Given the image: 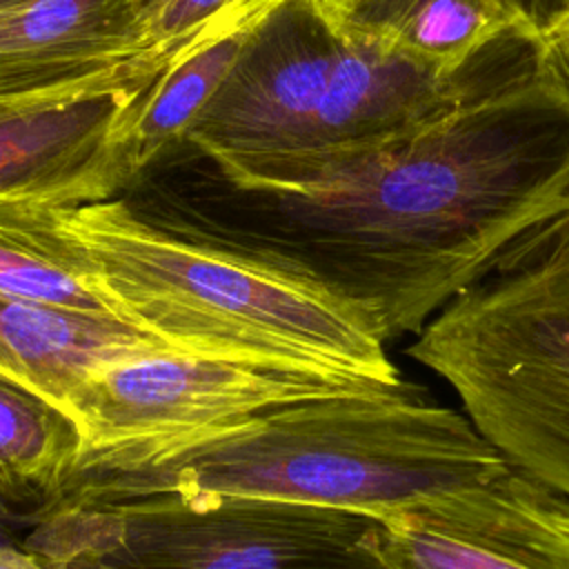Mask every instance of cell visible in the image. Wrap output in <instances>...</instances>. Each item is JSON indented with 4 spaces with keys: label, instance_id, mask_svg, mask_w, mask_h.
<instances>
[{
    "label": "cell",
    "instance_id": "9c48e42d",
    "mask_svg": "<svg viewBox=\"0 0 569 569\" xmlns=\"http://www.w3.org/2000/svg\"><path fill=\"white\" fill-rule=\"evenodd\" d=\"M387 569H569V498L513 469L453 502L380 520Z\"/></svg>",
    "mask_w": 569,
    "mask_h": 569
},
{
    "label": "cell",
    "instance_id": "52a82bcc",
    "mask_svg": "<svg viewBox=\"0 0 569 569\" xmlns=\"http://www.w3.org/2000/svg\"><path fill=\"white\" fill-rule=\"evenodd\" d=\"M378 389L316 367L147 349L102 365L67 400L80 431L71 473L131 465L289 405Z\"/></svg>",
    "mask_w": 569,
    "mask_h": 569
},
{
    "label": "cell",
    "instance_id": "ffe728a7",
    "mask_svg": "<svg viewBox=\"0 0 569 569\" xmlns=\"http://www.w3.org/2000/svg\"><path fill=\"white\" fill-rule=\"evenodd\" d=\"M64 569H111L107 565H102L100 560H93V558H84V556H76V558H69L62 562Z\"/></svg>",
    "mask_w": 569,
    "mask_h": 569
},
{
    "label": "cell",
    "instance_id": "ba28073f",
    "mask_svg": "<svg viewBox=\"0 0 569 569\" xmlns=\"http://www.w3.org/2000/svg\"><path fill=\"white\" fill-rule=\"evenodd\" d=\"M160 71L162 60L144 53L73 84L0 100V200L67 207L113 198L136 178L122 124Z\"/></svg>",
    "mask_w": 569,
    "mask_h": 569
},
{
    "label": "cell",
    "instance_id": "44dd1931",
    "mask_svg": "<svg viewBox=\"0 0 569 569\" xmlns=\"http://www.w3.org/2000/svg\"><path fill=\"white\" fill-rule=\"evenodd\" d=\"M329 13H333V16H342V13H347L358 0H318Z\"/></svg>",
    "mask_w": 569,
    "mask_h": 569
},
{
    "label": "cell",
    "instance_id": "30bf717a",
    "mask_svg": "<svg viewBox=\"0 0 569 569\" xmlns=\"http://www.w3.org/2000/svg\"><path fill=\"white\" fill-rule=\"evenodd\" d=\"M144 0H22L0 13V100L113 71L153 53Z\"/></svg>",
    "mask_w": 569,
    "mask_h": 569
},
{
    "label": "cell",
    "instance_id": "3957f363",
    "mask_svg": "<svg viewBox=\"0 0 569 569\" xmlns=\"http://www.w3.org/2000/svg\"><path fill=\"white\" fill-rule=\"evenodd\" d=\"M122 322L169 347L327 369L393 389L387 342L322 284L242 251L176 233L107 198L56 207Z\"/></svg>",
    "mask_w": 569,
    "mask_h": 569
},
{
    "label": "cell",
    "instance_id": "2e32d148",
    "mask_svg": "<svg viewBox=\"0 0 569 569\" xmlns=\"http://www.w3.org/2000/svg\"><path fill=\"white\" fill-rule=\"evenodd\" d=\"M289 0H158L144 11V42L164 69L229 36L251 33Z\"/></svg>",
    "mask_w": 569,
    "mask_h": 569
},
{
    "label": "cell",
    "instance_id": "6da1fadb",
    "mask_svg": "<svg viewBox=\"0 0 569 569\" xmlns=\"http://www.w3.org/2000/svg\"><path fill=\"white\" fill-rule=\"evenodd\" d=\"M240 193L238 216L164 224L300 273L385 340L418 336L525 236L569 213V91L538 67Z\"/></svg>",
    "mask_w": 569,
    "mask_h": 569
},
{
    "label": "cell",
    "instance_id": "7c38bea8",
    "mask_svg": "<svg viewBox=\"0 0 569 569\" xmlns=\"http://www.w3.org/2000/svg\"><path fill=\"white\" fill-rule=\"evenodd\" d=\"M338 18L449 76L465 73L487 47L531 22L505 0H358Z\"/></svg>",
    "mask_w": 569,
    "mask_h": 569
},
{
    "label": "cell",
    "instance_id": "7402d4cb",
    "mask_svg": "<svg viewBox=\"0 0 569 569\" xmlns=\"http://www.w3.org/2000/svg\"><path fill=\"white\" fill-rule=\"evenodd\" d=\"M18 2H22V0H0V13H2L4 9H9V7L18 4Z\"/></svg>",
    "mask_w": 569,
    "mask_h": 569
},
{
    "label": "cell",
    "instance_id": "8fae6325",
    "mask_svg": "<svg viewBox=\"0 0 569 569\" xmlns=\"http://www.w3.org/2000/svg\"><path fill=\"white\" fill-rule=\"evenodd\" d=\"M158 347L169 345L120 320L0 293V373L62 409L102 365Z\"/></svg>",
    "mask_w": 569,
    "mask_h": 569
},
{
    "label": "cell",
    "instance_id": "7a4b0ae2",
    "mask_svg": "<svg viewBox=\"0 0 569 569\" xmlns=\"http://www.w3.org/2000/svg\"><path fill=\"white\" fill-rule=\"evenodd\" d=\"M511 471L465 411L402 382L289 405L131 465L76 471L47 513L142 500L269 498L382 520L453 502Z\"/></svg>",
    "mask_w": 569,
    "mask_h": 569
},
{
    "label": "cell",
    "instance_id": "ac0fdd59",
    "mask_svg": "<svg viewBox=\"0 0 569 569\" xmlns=\"http://www.w3.org/2000/svg\"><path fill=\"white\" fill-rule=\"evenodd\" d=\"M0 569H64V567L27 547H0Z\"/></svg>",
    "mask_w": 569,
    "mask_h": 569
},
{
    "label": "cell",
    "instance_id": "603a6c76",
    "mask_svg": "<svg viewBox=\"0 0 569 569\" xmlns=\"http://www.w3.org/2000/svg\"><path fill=\"white\" fill-rule=\"evenodd\" d=\"M156 2H158V0H144V4H147V7H151V4H156Z\"/></svg>",
    "mask_w": 569,
    "mask_h": 569
},
{
    "label": "cell",
    "instance_id": "277c9868",
    "mask_svg": "<svg viewBox=\"0 0 569 569\" xmlns=\"http://www.w3.org/2000/svg\"><path fill=\"white\" fill-rule=\"evenodd\" d=\"M449 76L389 51L318 0H289L258 24L187 133L233 191L318 156L409 129L467 98Z\"/></svg>",
    "mask_w": 569,
    "mask_h": 569
},
{
    "label": "cell",
    "instance_id": "5bb4252c",
    "mask_svg": "<svg viewBox=\"0 0 569 569\" xmlns=\"http://www.w3.org/2000/svg\"><path fill=\"white\" fill-rule=\"evenodd\" d=\"M0 293L120 320L80 249L58 227L56 204L0 200Z\"/></svg>",
    "mask_w": 569,
    "mask_h": 569
},
{
    "label": "cell",
    "instance_id": "8992f818",
    "mask_svg": "<svg viewBox=\"0 0 569 569\" xmlns=\"http://www.w3.org/2000/svg\"><path fill=\"white\" fill-rule=\"evenodd\" d=\"M24 547L58 565L84 556L111 569H387L378 518L269 498L67 507L49 511Z\"/></svg>",
    "mask_w": 569,
    "mask_h": 569
},
{
    "label": "cell",
    "instance_id": "9a60e30c",
    "mask_svg": "<svg viewBox=\"0 0 569 569\" xmlns=\"http://www.w3.org/2000/svg\"><path fill=\"white\" fill-rule=\"evenodd\" d=\"M249 36L238 33L211 42L156 73L120 131V144L133 176L144 171L167 147L187 138L231 73Z\"/></svg>",
    "mask_w": 569,
    "mask_h": 569
},
{
    "label": "cell",
    "instance_id": "4fadbf2b",
    "mask_svg": "<svg viewBox=\"0 0 569 569\" xmlns=\"http://www.w3.org/2000/svg\"><path fill=\"white\" fill-rule=\"evenodd\" d=\"M78 453L73 418L0 373V502L33 529L71 476Z\"/></svg>",
    "mask_w": 569,
    "mask_h": 569
},
{
    "label": "cell",
    "instance_id": "5b68a950",
    "mask_svg": "<svg viewBox=\"0 0 569 569\" xmlns=\"http://www.w3.org/2000/svg\"><path fill=\"white\" fill-rule=\"evenodd\" d=\"M407 356L513 469L569 498V213L447 302Z\"/></svg>",
    "mask_w": 569,
    "mask_h": 569
},
{
    "label": "cell",
    "instance_id": "e0dca14e",
    "mask_svg": "<svg viewBox=\"0 0 569 569\" xmlns=\"http://www.w3.org/2000/svg\"><path fill=\"white\" fill-rule=\"evenodd\" d=\"M536 60L569 91V0L536 29Z\"/></svg>",
    "mask_w": 569,
    "mask_h": 569
},
{
    "label": "cell",
    "instance_id": "d6986e66",
    "mask_svg": "<svg viewBox=\"0 0 569 569\" xmlns=\"http://www.w3.org/2000/svg\"><path fill=\"white\" fill-rule=\"evenodd\" d=\"M31 527L16 518L2 502H0V547H24V538L29 536Z\"/></svg>",
    "mask_w": 569,
    "mask_h": 569
}]
</instances>
